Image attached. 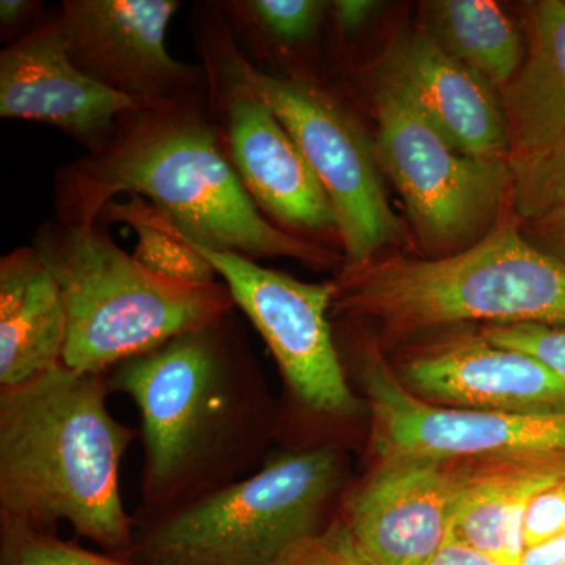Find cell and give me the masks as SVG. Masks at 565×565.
Instances as JSON below:
<instances>
[{
    "mask_svg": "<svg viewBox=\"0 0 565 565\" xmlns=\"http://www.w3.org/2000/svg\"><path fill=\"white\" fill-rule=\"evenodd\" d=\"M286 565H374L356 544L343 516H334L321 534L316 535Z\"/></svg>",
    "mask_w": 565,
    "mask_h": 565,
    "instance_id": "26",
    "label": "cell"
},
{
    "mask_svg": "<svg viewBox=\"0 0 565 565\" xmlns=\"http://www.w3.org/2000/svg\"><path fill=\"white\" fill-rule=\"evenodd\" d=\"M340 449L267 457L247 478L151 516L134 515L132 565H286L321 534L345 487Z\"/></svg>",
    "mask_w": 565,
    "mask_h": 565,
    "instance_id": "6",
    "label": "cell"
},
{
    "mask_svg": "<svg viewBox=\"0 0 565 565\" xmlns=\"http://www.w3.org/2000/svg\"><path fill=\"white\" fill-rule=\"evenodd\" d=\"M237 17L255 22L267 35L282 43H302L315 35L327 10L318 0H250L234 2Z\"/></svg>",
    "mask_w": 565,
    "mask_h": 565,
    "instance_id": "24",
    "label": "cell"
},
{
    "mask_svg": "<svg viewBox=\"0 0 565 565\" xmlns=\"http://www.w3.org/2000/svg\"><path fill=\"white\" fill-rule=\"evenodd\" d=\"M125 223L137 236L132 256L151 273L172 280L210 285L217 282L214 267L200 255L172 218L139 195L128 202H110L98 223Z\"/></svg>",
    "mask_w": 565,
    "mask_h": 565,
    "instance_id": "21",
    "label": "cell"
},
{
    "mask_svg": "<svg viewBox=\"0 0 565 565\" xmlns=\"http://www.w3.org/2000/svg\"><path fill=\"white\" fill-rule=\"evenodd\" d=\"M381 3L371 0H338L333 3L338 24L344 33H355L370 21L371 14Z\"/></svg>",
    "mask_w": 565,
    "mask_h": 565,
    "instance_id": "29",
    "label": "cell"
},
{
    "mask_svg": "<svg viewBox=\"0 0 565 565\" xmlns=\"http://www.w3.org/2000/svg\"><path fill=\"white\" fill-rule=\"evenodd\" d=\"M159 103L110 90L71 61L57 18L0 54V115L54 126L88 151L102 147L131 111Z\"/></svg>",
    "mask_w": 565,
    "mask_h": 565,
    "instance_id": "14",
    "label": "cell"
},
{
    "mask_svg": "<svg viewBox=\"0 0 565 565\" xmlns=\"http://www.w3.org/2000/svg\"><path fill=\"white\" fill-rule=\"evenodd\" d=\"M32 247L61 289L68 321L62 363L77 373L106 375L236 308L223 282L195 285L151 273L102 223H43Z\"/></svg>",
    "mask_w": 565,
    "mask_h": 565,
    "instance_id": "5",
    "label": "cell"
},
{
    "mask_svg": "<svg viewBox=\"0 0 565 565\" xmlns=\"http://www.w3.org/2000/svg\"><path fill=\"white\" fill-rule=\"evenodd\" d=\"M375 114L379 167L403 199L424 258L471 247L512 210L515 174L509 163L457 151L385 77L375 92Z\"/></svg>",
    "mask_w": 565,
    "mask_h": 565,
    "instance_id": "8",
    "label": "cell"
},
{
    "mask_svg": "<svg viewBox=\"0 0 565 565\" xmlns=\"http://www.w3.org/2000/svg\"><path fill=\"white\" fill-rule=\"evenodd\" d=\"M193 247L262 334L286 390L305 414L322 422H348L362 414L364 403L349 384L330 322L337 281L305 282L237 253Z\"/></svg>",
    "mask_w": 565,
    "mask_h": 565,
    "instance_id": "9",
    "label": "cell"
},
{
    "mask_svg": "<svg viewBox=\"0 0 565 565\" xmlns=\"http://www.w3.org/2000/svg\"><path fill=\"white\" fill-rule=\"evenodd\" d=\"M487 340L541 360L565 381V326L509 323L479 327Z\"/></svg>",
    "mask_w": 565,
    "mask_h": 565,
    "instance_id": "25",
    "label": "cell"
},
{
    "mask_svg": "<svg viewBox=\"0 0 565 565\" xmlns=\"http://www.w3.org/2000/svg\"><path fill=\"white\" fill-rule=\"evenodd\" d=\"M106 375L58 363L0 386V522L54 533L70 523L109 555L131 552L136 520L122 504V457L137 430L107 407Z\"/></svg>",
    "mask_w": 565,
    "mask_h": 565,
    "instance_id": "3",
    "label": "cell"
},
{
    "mask_svg": "<svg viewBox=\"0 0 565 565\" xmlns=\"http://www.w3.org/2000/svg\"><path fill=\"white\" fill-rule=\"evenodd\" d=\"M199 93L131 111L106 143L57 173V221L98 223L120 193L166 212L191 243L327 269L338 253L270 222L237 177Z\"/></svg>",
    "mask_w": 565,
    "mask_h": 565,
    "instance_id": "1",
    "label": "cell"
},
{
    "mask_svg": "<svg viewBox=\"0 0 565 565\" xmlns=\"http://www.w3.org/2000/svg\"><path fill=\"white\" fill-rule=\"evenodd\" d=\"M565 533V478L531 501L523 525L525 550Z\"/></svg>",
    "mask_w": 565,
    "mask_h": 565,
    "instance_id": "27",
    "label": "cell"
},
{
    "mask_svg": "<svg viewBox=\"0 0 565 565\" xmlns=\"http://www.w3.org/2000/svg\"><path fill=\"white\" fill-rule=\"evenodd\" d=\"M106 382L140 415L139 516L247 478L273 434L269 399L232 315L125 360Z\"/></svg>",
    "mask_w": 565,
    "mask_h": 565,
    "instance_id": "2",
    "label": "cell"
},
{
    "mask_svg": "<svg viewBox=\"0 0 565 565\" xmlns=\"http://www.w3.org/2000/svg\"><path fill=\"white\" fill-rule=\"evenodd\" d=\"M427 565H505L468 546L446 541L440 552Z\"/></svg>",
    "mask_w": 565,
    "mask_h": 565,
    "instance_id": "30",
    "label": "cell"
},
{
    "mask_svg": "<svg viewBox=\"0 0 565 565\" xmlns=\"http://www.w3.org/2000/svg\"><path fill=\"white\" fill-rule=\"evenodd\" d=\"M334 281L330 315L373 323L382 345L473 323L565 326V264L527 243L512 210L455 255H379Z\"/></svg>",
    "mask_w": 565,
    "mask_h": 565,
    "instance_id": "4",
    "label": "cell"
},
{
    "mask_svg": "<svg viewBox=\"0 0 565 565\" xmlns=\"http://www.w3.org/2000/svg\"><path fill=\"white\" fill-rule=\"evenodd\" d=\"M456 462L381 459L340 515L374 565H427L448 541Z\"/></svg>",
    "mask_w": 565,
    "mask_h": 565,
    "instance_id": "13",
    "label": "cell"
},
{
    "mask_svg": "<svg viewBox=\"0 0 565 565\" xmlns=\"http://www.w3.org/2000/svg\"><path fill=\"white\" fill-rule=\"evenodd\" d=\"M353 359L371 412V448L377 460L457 462L565 452V414H493L426 403L404 388L381 341L370 332L356 341Z\"/></svg>",
    "mask_w": 565,
    "mask_h": 565,
    "instance_id": "10",
    "label": "cell"
},
{
    "mask_svg": "<svg viewBox=\"0 0 565 565\" xmlns=\"http://www.w3.org/2000/svg\"><path fill=\"white\" fill-rule=\"evenodd\" d=\"M33 3L28 0H2L0 2V22L2 29H13L28 20L32 13Z\"/></svg>",
    "mask_w": 565,
    "mask_h": 565,
    "instance_id": "32",
    "label": "cell"
},
{
    "mask_svg": "<svg viewBox=\"0 0 565 565\" xmlns=\"http://www.w3.org/2000/svg\"><path fill=\"white\" fill-rule=\"evenodd\" d=\"M174 0H66L61 24L71 61L110 90L147 103L199 93L203 71L173 58L167 29Z\"/></svg>",
    "mask_w": 565,
    "mask_h": 565,
    "instance_id": "12",
    "label": "cell"
},
{
    "mask_svg": "<svg viewBox=\"0 0 565 565\" xmlns=\"http://www.w3.org/2000/svg\"><path fill=\"white\" fill-rule=\"evenodd\" d=\"M223 147L256 206L294 236H338L332 202L296 141L258 98L223 82Z\"/></svg>",
    "mask_w": 565,
    "mask_h": 565,
    "instance_id": "15",
    "label": "cell"
},
{
    "mask_svg": "<svg viewBox=\"0 0 565 565\" xmlns=\"http://www.w3.org/2000/svg\"><path fill=\"white\" fill-rule=\"evenodd\" d=\"M565 478V452L457 460L448 541L519 565L531 501Z\"/></svg>",
    "mask_w": 565,
    "mask_h": 565,
    "instance_id": "17",
    "label": "cell"
},
{
    "mask_svg": "<svg viewBox=\"0 0 565 565\" xmlns=\"http://www.w3.org/2000/svg\"><path fill=\"white\" fill-rule=\"evenodd\" d=\"M0 565H132L17 523L0 522Z\"/></svg>",
    "mask_w": 565,
    "mask_h": 565,
    "instance_id": "22",
    "label": "cell"
},
{
    "mask_svg": "<svg viewBox=\"0 0 565 565\" xmlns=\"http://www.w3.org/2000/svg\"><path fill=\"white\" fill-rule=\"evenodd\" d=\"M382 77L399 85L457 151L508 162V126L500 95L433 36L416 32L397 40Z\"/></svg>",
    "mask_w": 565,
    "mask_h": 565,
    "instance_id": "16",
    "label": "cell"
},
{
    "mask_svg": "<svg viewBox=\"0 0 565 565\" xmlns=\"http://www.w3.org/2000/svg\"><path fill=\"white\" fill-rule=\"evenodd\" d=\"M519 565H565V533L526 548Z\"/></svg>",
    "mask_w": 565,
    "mask_h": 565,
    "instance_id": "31",
    "label": "cell"
},
{
    "mask_svg": "<svg viewBox=\"0 0 565 565\" xmlns=\"http://www.w3.org/2000/svg\"><path fill=\"white\" fill-rule=\"evenodd\" d=\"M424 22L427 35L497 92L514 79L525 58L522 33L492 0L427 2Z\"/></svg>",
    "mask_w": 565,
    "mask_h": 565,
    "instance_id": "20",
    "label": "cell"
},
{
    "mask_svg": "<svg viewBox=\"0 0 565 565\" xmlns=\"http://www.w3.org/2000/svg\"><path fill=\"white\" fill-rule=\"evenodd\" d=\"M204 51L206 70L266 104L303 152L332 202L344 267L371 262L399 241L403 226L390 206L374 141L340 99L307 77L253 65L221 20L207 29Z\"/></svg>",
    "mask_w": 565,
    "mask_h": 565,
    "instance_id": "7",
    "label": "cell"
},
{
    "mask_svg": "<svg viewBox=\"0 0 565 565\" xmlns=\"http://www.w3.org/2000/svg\"><path fill=\"white\" fill-rule=\"evenodd\" d=\"M561 207H565V131L537 162L516 174L512 193V211L522 222Z\"/></svg>",
    "mask_w": 565,
    "mask_h": 565,
    "instance_id": "23",
    "label": "cell"
},
{
    "mask_svg": "<svg viewBox=\"0 0 565 565\" xmlns=\"http://www.w3.org/2000/svg\"><path fill=\"white\" fill-rule=\"evenodd\" d=\"M68 321L61 289L33 247L0 259V386L62 363Z\"/></svg>",
    "mask_w": 565,
    "mask_h": 565,
    "instance_id": "19",
    "label": "cell"
},
{
    "mask_svg": "<svg viewBox=\"0 0 565 565\" xmlns=\"http://www.w3.org/2000/svg\"><path fill=\"white\" fill-rule=\"evenodd\" d=\"M522 233L527 243L565 264V207L522 222Z\"/></svg>",
    "mask_w": 565,
    "mask_h": 565,
    "instance_id": "28",
    "label": "cell"
},
{
    "mask_svg": "<svg viewBox=\"0 0 565 565\" xmlns=\"http://www.w3.org/2000/svg\"><path fill=\"white\" fill-rule=\"evenodd\" d=\"M526 51L514 79L500 92L508 126V163L520 174L565 131V2L525 9Z\"/></svg>",
    "mask_w": 565,
    "mask_h": 565,
    "instance_id": "18",
    "label": "cell"
},
{
    "mask_svg": "<svg viewBox=\"0 0 565 565\" xmlns=\"http://www.w3.org/2000/svg\"><path fill=\"white\" fill-rule=\"evenodd\" d=\"M405 390L426 403L509 415H564L565 381L525 352L457 326L408 341L390 360Z\"/></svg>",
    "mask_w": 565,
    "mask_h": 565,
    "instance_id": "11",
    "label": "cell"
}]
</instances>
